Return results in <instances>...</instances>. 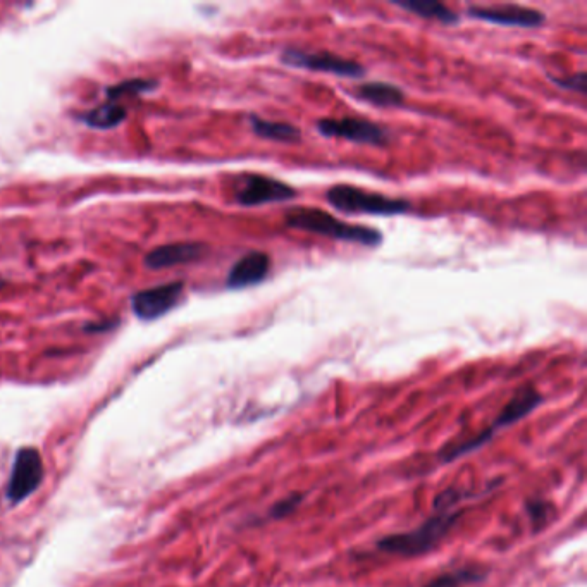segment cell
I'll return each mask as SVG.
<instances>
[{
    "mask_svg": "<svg viewBox=\"0 0 587 587\" xmlns=\"http://www.w3.org/2000/svg\"><path fill=\"white\" fill-rule=\"evenodd\" d=\"M2 286H4V283H2V281H0V290H2Z\"/></svg>",
    "mask_w": 587,
    "mask_h": 587,
    "instance_id": "21",
    "label": "cell"
},
{
    "mask_svg": "<svg viewBox=\"0 0 587 587\" xmlns=\"http://www.w3.org/2000/svg\"><path fill=\"white\" fill-rule=\"evenodd\" d=\"M393 4L403 11L419 16V18L438 21L441 25L450 26L460 23V16L455 11L445 6L443 2H436V0H408V2H393Z\"/></svg>",
    "mask_w": 587,
    "mask_h": 587,
    "instance_id": "14",
    "label": "cell"
},
{
    "mask_svg": "<svg viewBox=\"0 0 587 587\" xmlns=\"http://www.w3.org/2000/svg\"><path fill=\"white\" fill-rule=\"evenodd\" d=\"M326 200L336 211L367 216H402L412 205L405 198L388 197L383 193L365 192L352 185H334L326 193Z\"/></svg>",
    "mask_w": 587,
    "mask_h": 587,
    "instance_id": "3",
    "label": "cell"
},
{
    "mask_svg": "<svg viewBox=\"0 0 587 587\" xmlns=\"http://www.w3.org/2000/svg\"><path fill=\"white\" fill-rule=\"evenodd\" d=\"M303 495H291L285 500H279L274 507L269 510V519H285L290 513L297 510L298 505L302 503Z\"/></svg>",
    "mask_w": 587,
    "mask_h": 587,
    "instance_id": "19",
    "label": "cell"
},
{
    "mask_svg": "<svg viewBox=\"0 0 587 587\" xmlns=\"http://www.w3.org/2000/svg\"><path fill=\"white\" fill-rule=\"evenodd\" d=\"M183 291H185V285L181 281L138 291L131 297V309L138 319L154 321L166 316L167 312H171L180 303Z\"/></svg>",
    "mask_w": 587,
    "mask_h": 587,
    "instance_id": "10",
    "label": "cell"
},
{
    "mask_svg": "<svg viewBox=\"0 0 587 587\" xmlns=\"http://www.w3.org/2000/svg\"><path fill=\"white\" fill-rule=\"evenodd\" d=\"M482 577H484V572H481L477 567H464V569L455 570V572L439 575L426 587H460L464 584L481 581Z\"/></svg>",
    "mask_w": 587,
    "mask_h": 587,
    "instance_id": "17",
    "label": "cell"
},
{
    "mask_svg": "<svg viewBox=\"0 0 587 587\" xmlns=\"http://www.w3.org/2000/svg\"><path fill=\"white\" fill-rule=\"evenodd\" d=\"M124 118H126V109L116 104L114 100H109L106 104L88 111L83 116V121L95 130H111V128H116L118 124L123 123Z\"/></svg>",
    "mask_w": 587,
    "mask_h": 587,
    "instance_id": "16",
    "label": "cell"
},
{
    "mask_svg": "<svg viewBox=\"0 0 587 587\" xmlns=\"http://www.w3.org/2000/svg\"><path fill=\"white\" fill-rule=\"evenodd\" d=\"M281 62L290 68L307 69L317 73L341 76V78H362L365 68L352 59L336 56L331 52H309L302 49H286L281 54Z\"/></svg>",
    "mask_w": 587,
    "mask_h": 587,
    "instance_id": "6",
    "label": "cell"
},
{
    "mask_svg": "<svg viewBox=\"0 0 587 587\" xmlns=\"http://www.w3.org/2000/svg\"><path fill=\"white\" fill-rule=\"evenodd\" d=\"M472 19L500 26H515L524 30H534L544 25L546 14L539 9L519 6V4H496V6H470L467 9Z\"/></svg>",
    "mask_w": 587,
    "mask_h": 587,
    "instance_id": "8",
    "label": "cell"
},
{
    "mask_svg": "<svg viewBox=\"0 0 587 587\" xmlns=\"http://www.w3.org/2000/svg\"><path fill=\"white\" fill-rule=\"evenodd\" d=\"M316 128L324 138H341L371 147H384L393 138L391 131L386 130L384 126L360 118L319 119Z\"/></svg>",
    "mask_w": 587,
    "mask_h": 587,
    "instance_id": "5",
    "label": "cell"
},
{
    "mask_svg": "<svg viewBox=\"0 0 587 587\" xmlns=\"http://www.w3.org/2000/svg\"><path fill=\"white\" fill-rule=\"evenodd\" d=\"M250 128L255 135L278 143H298L302 140V131L297 126L290 123H279V121H269V119L260 118L252 114L250 118Z\"/></svg>",
    "mask_w": 587,
    "mask_h": 587,
    "instance_id": "15",
    "label": "cell"
},
{
    "mask_svg": "<svg viewBox=\"0 0 587 587\" xmlns=\"http://www.w3.org/2000/svg\"><path fill=\"white\" fill-rule=\"evenodd\" d=\"M355 97L372 106L383 109H395L405 104V93L402 88L386 81H369L355 88Z\"/></svg>",
    "mask_w": 587,
    "mask_h": 587,
    "instance_id": "13",
    "label": "cell"
},
{
    "mask_svg": "<svg viewBox=\"0 0 587 587\" xmlns=\"http://www.w3.org/2000/svg\"><path fill=\"white\" fill-rule=\"evenodd\" d=\"M462 496L464 495H457L453 489L441 493L434 501L436 513L431 515L424 524L414 531L391 534L379 539L376 544L377 550L410 558L421 557L427 551L433 550L434 546L445 538L450 529L455 526V522L460 519V512H453L452 507Z\"/></svg>",
    "mask_w": 587,
    "mask_h": 587,
    "instance_id": "1",
    "label": "cell"
},
{
    "mask_svg": "<svg viewBox=\"0 0 587 587\" xmlns=\"http://www.w3.org/2000/svg\"><path fill=\"white\" fill-rule=\"evenodd\" d=\"M557 87L565 88V90H570V92H579L584 93V88H586V73L581 71V73H577V75H570L567 78H550Z\"/></svg>",
    "mask_w": 587,
    "mask_h": 587,
    "instance_id": "20",
    "label": "cell"
},
{
    "mask_svg": "<svg viewBox=\"0 0 587 587\" xmlns=\"http://www.w3.org/2000/svg\"><path fill=\"white\" fill-rule=\"evenodd\" d=\"M297 190L285 181L248 174L243 176L236 186L235 198L241 207H260L267 204H285L297 198Z\"/></svg>",
    "mask_w": 587,
    "mask_h": 587,
    "instance_id": "7",
    "label": "cell"
},
{
    "mask_svg": "<svg viewBox=\"0 0 587 587\" xmlns=\"http://www.w3.org/2000/svg\"><path fill=\"white\" fill-rule=\"evenodd\" d=\"M207 254V245L197 241H180L157 247L145 257V266L149 269H169L183 266L202 259Z\"/></svg>",
    "mask_w": 587,
    "mask_h": 587,
    "instance_id": "12",
    "label": "cell"
},
{
    "mask_svg": "<svg viewBox=\"0 0 587 587\" xmlns=\"http://www.w3.org/2000/svg\"><path fill=\"white\" fill-rule=\"evenodd\" d=\"M44 477L42 457L35 448H21L14 458L11 481L7 486V498L13 503H21L40 486Z\"/></svg>",
    "mask_w": 587,
    "mask_h": 587,
    "instance_id": "9",
    "label": "cell"
},
{
    "mask_svg": "<svg viewBox=\"0 0 587 587\" xmlns=\"http://www.w3.org/2000/svg\"><path fill=\"white\" fill-rule=\"evenodd\" d=\"M543 402V395L539 391H536V388H532V386L522 388V390L517 391L513 395L512 400L505 405V408L501 410L498 417H496L493 424L486 431H482L481 434H477L476 438L469 439V441L460 443V445L448 446V448H445L441 452V460L443 462H452L455 458L474 452L477 448H481L482 445H486L489 439L493 438L500 429L512 426L515 422L522 421L524 417L532 414Z\"/></svg>",
    "mask_w": 587,
    "mask_h": 587,
    "instance_id": "4",
    "label": "cell"
},
{
    "mask_svg": "<svg viewBox=\"0 0 587 587\" xmlns=\"http://www.w3.org/2000/svg\"><path fill=\"white\" fill-rule=\"evenodd\" d=\"M155 87V81L152 80H131V81H124L121 85H116V87L107 88V93H109V99L116 100L121 99L124 95H130V93H142V92H149L152 88Z\"/></svg>",
    "mask_w": 587,
    "mask_h": 587,
    "instance_id": "18",
    "label": "cell"
},
{
    "mask_svg": "<svg viewBox=\"0 0 587 587\" xmlns=\"http://www.w3.org/2000/svg\"><path fill=\"white\" fill-rule=\"evenodd\" d=\"M271 271V257L266 252L254 250L236 260L231 267L226 279L229 290H245L250 286L260 285L266 281L267 274Z\"/></svg>",
    "mask_w": 587,
    "mask_h": 587,
    "instance_id": "11",
    "label": "cell"
},
{
    "mask_svg": "<svg viewBox=\"0 0 587 587\" xmlns=\"http://www.w3.org/2000/svg\"><path fill=\"white\" fill-rule=\"evenodd\" d=\"M288 228L307 231L312 235L326 236L333 240L357 243L362 247L376 248L383 243V233L369 226L345 223L329 212L314 207H295L286 212Z\"/></svg>",
    "mask_w": 587,
    "mask_h": 587,
    "instance_id": "2",
    "label": "cell"
}]
</instances>
